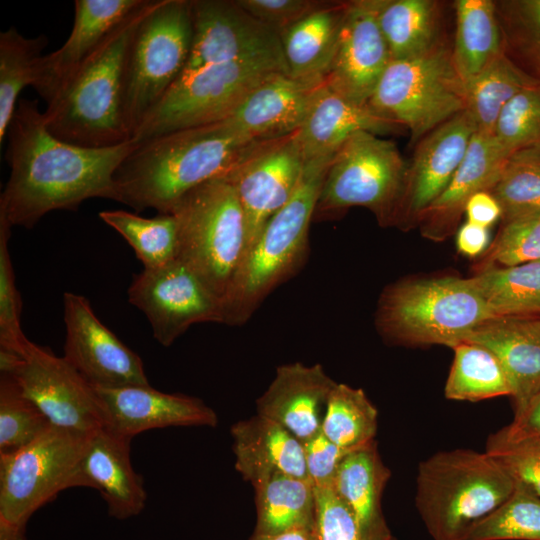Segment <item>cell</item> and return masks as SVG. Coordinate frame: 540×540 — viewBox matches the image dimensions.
<instances>
[{
  "mask_svg": "<svg viewBox=\"0 0 540 540\" xmlns=\"http://www.w3.org/2000/svg\"><path fill=\"white\" fill-rule=\"evenodd\" d=\"M250 15L280 34L327 1L316 0H236Z\"/></svg>",
  "mask_w": 540,
  "mask_h": 540,
  "instance_id": "obj_49",
  "label": "cell"
},
{
  "mask_svg": "<svg viewBox=\"0 0 540 540\" xmlns=\"http://www.w3.org/2000/svg\"><path fill=\"white\" fill-rule=\"evenodd\" d=\"M317 540H363L355 516L332 487L315 488Z\"/></svg>",
  "mask_w": 540,
  "mask_h": 540,
  "instance_id": "obj_48",
  "label": "cell"
},
{
  "mask_svg": "<svg viewBox=\"0 0 540 540\" xmlns=\"http://www.w3.org/2000/svg\"><path fill=\"white\" fill-rule=\"evenodd\" d=\"M407 165L396 145L360 131L334 153L318 196L314 220H325L348 208L371 210L378 222L393 225Z\"/></svg>",
  "mask_w": 540,
  "mask_h": 540,
  "instance_id": "obj_11",
  "label": "cell"
},
{
  "mask_svg": "<svg viewBox=\"0 0 540 540\" xmlns=\"http://www.w3.org/2000/svg\"><path fill=\"white\" fill-rule=\"evenodd\" d=\"M94 389L101 407L103 426L131 439L152 429L215 427L218 423L215 411L199 398L164 393L150 385Z\"/></svg>",
  "mask_w": 540,
  "mask_h": 540,
  "instance_id": "obj_20",
  "label": "cell"
},
{
  "mask_svg": "<svg viewBox=\"0 0 540 540\" xmlns=\"http://www.w3.org/2000/svg\"><path fill=\"white\" fill-rule=\"evenodd\" d=\"M515 486L506 467L486 451H442L419 464L415 504L434 540H463Z\"/></svg>",
  "mask_w": 540,
  "mask_h": 540,
  "instance_id": "obj_5",
  "label": "cell"
},
{
  "mask_svg": "<svg viewBox=\"0 0 540 540\" xmlns=\"http://www.w3.org/2000/svg\"><path fill=\"white\" fill-rule=\"evenodd\" d=\"M486 452L496 457L517 483L540 497V441L509 442L494 433L487 440Z\"/></svg>",
  "mask_w": 540,
  "mask_h": 540,
  "instance_id": "obj_47",
  "label": "cell"
},
{
  "mask_svg": "<svg viewBox=\"0 0 540 540\" xmlns=\"http://www.w3.org/2000/svg\"><path fill=\"white\" fill-rule=\"evenodd\" d=\"M455 6L457 29L452 61L466 81L504 50L492 1L459 0Z\"/></svg>",
  "mask_w": 540,
  "mask_h": 540,
  "instance_id": "obj_32",
  "label": "cell"
},
{
  "mask_svg": "<svg viewBox=\"0 0 540 540\" xmlns=\"http://www.w3.org/2000/svg\"><path fill=\"white\" fill-rule=\"evenodd\" d=\"M382 117L406 126L418 141L466 109L464 81L452 53L438 45L429 52L391 60L368 101Z\"/></svg>",
  "mask_w": 540,
  "mask_h": 540,
  "instance_id": "obj_12",
  "label": "cell"
},
{
  "mask_svg": "<svg viewBox=\"0 0 540 540\" xmlns=\"http://www.w3.org/2000/svg\"><path fill=\"white\" fill-rule=\"evenodd\" d=\"M99 217L128 242L145 269L158 268L178 258L179 234L174 214L147 218L124 210H105Z\"/></svg>",
  "mask_w": 540,
  "mask_h": 540,
  "instance_id": "obj_37",
  "label": "cell"
},
{
  "mask_svg": "<svg viewBox=\"0 0 540 540\" xmlns=\"http://www.w3.org/2000/svg\"><path fill=\"white\" fill-rule=\"evenodd\" d=\"M336 382L320 364H283L257 399V414L290 431L302 443L321 430L328 396Z\"/></svg>",
  "mask_w": 540,
  "mask_h": 540,
  "instance_id": "obj_24",
  "label": "cell"
},
{
  "mask_svg": "<svg viewBox=\"0 0 540 540\" xmlns=\"http://www.w3.org/2000/svg\"><path fill=\"white\" fill-rule=\"evenodd\" d=\"M128 301L145 314L163 346H170L194 324L224 322L223 300L178 258L134 275Z\"/></svg>",
  "mask_w": 540,
  "mask_h": 540,
  "instance_id": "obj_13",
  "label": "cell"
},
{
  "mask_svg": "<svg viewBox=\"0 0 540 540\" xmlns=\"http://www.w3.org/2000/svg\"><path fill=\"white\" fill-rule=\"evenodd\" d=\"M540 260V211L504 222L482 260L481 270Z\"/></svg>",
  "mask_w": 540,
  "mask_h": 540,
  "instance_id": "obj_44",
  "label": "cell"
},
{
  "mask_svg": "<svg viewBox=\"0 0 540 540\" xmlns=\"http://www.w3.org/2000/svg\"><path fill=\"white\" fill-rule=\"evenodd\" d=\"M131 442L104 426L97 429L89 437L74 480V487L96 489L108 514L118 520L141 513L147 499L143 478L131 463Z\"/></svg>",
  "mask_w": 540,
  "mask_h": 540,
  "instance_id": "obj_21",
  "label": "cell"
},
{
  "mask_svg": "<svg viewBox=\"0 0 540 540\" xmlns=\"http://www.w3.org/2000/svg\"><path fill=\"white\" fill-rule=\"evenodd\" d=\"M509 41L517 66L540 83V0L516 1L508 9Z\"/></svg>",
  "mask_w": 540,
  "mask_h": 540,
  "instance_id": "obj_46",
  "label": "cell"
},
{
  "mask_svg": "<svg viewBox=\"0 0 540 540\" xmlns=\"http://www.w3.org/2000/svg\"><path fill=\"white\" fill-rule=\"evenodd\" d=\"M390 475L375 441L350 452L336 472L332 488L355 516L363 540L393 538L381 506Z\"/></svg>",
  "mask_w": 540,
  "mask_h": 540,
  "instance_id": "obj_29",
  "label": "cell"
},
{
  "mask_svg": "<svg viewBox=\"0 0 540 540\" xmlns=\"http://www.w3.org/2000/svg\"><path fill=\"white\" fill-rule=\"evenodd\" d=\"M493 318H540V260L471 277Z\"/></svg>",
  "mask_w": 540,
  "mask_h": 540,
  "instance_id": "obj_33",
  "label": "cell"
},
{
  "mask_svg": "<svg viewBox=\"0 0 540 540\" xmlns=\"http://www.w3.org/2000/svg\"><path fill=\"white\" fill-rule=\"evenodd\" d=\"M391 540H395L394 538H392Z\"/></svg>",
  "mask_w": 540,
  "mask_h": 540,
  "instance_id": "obj_55",
  "label": "cell"
},
{
  "mask_svg": "<svg viewBox=\"0 0 540 540\" xmlns=\"http://www.w3.org/2000/svg\"><path fill=\"white\" fill-rule=\"evenodd\" d=\"M381 0L347 4L338 45L325 84L347 99L367 105L391 61L378 23Z\"/></svg>",
  "mask_w": 540,
  "mask_h": 540,
  "instance_id": "obj_19",
  "label": "cell"
},
{
  "mask_svg": "<svg viewBox=\"0 0 540 540\" xmlns=\"http://www.w3.org/2000/svg\"><path fill=\"white\" fill-rule=\"evenodd\" d=\"M249 540H317L315 525H300L271 535H253Z\"/></svg>",
  "mask_w": 540,
  "mask_h": 540,
  "instance_id": "obj_54",
  "label": "cell"
},
{
  "mask_svg": "<svg viewBox=\"0 0 540 540\" xmlns=\"http://www.w3.org/2000/svg\"><path fill=\"white\" fill-rule=\"evenodd\" d=\"M306 163L295 132L268 141L227 176L235 187L245 217V254L266 222L292 198Z\"/></svg>",
  "mask_w": 540,
  "mask_h": 540,
  "instance_id": "obj_17",
  "label": "cell"
},
{
  "mask_svg": "<svg viewBox=\"0 0 540 540\" xmlns=\"http://www.w3.org/2000/svg\"><path fill=\"white\" fill-rule=\"evenodd\" d=\"M508 157L494 135L475 132L452 180L417 220L423 236L435 241L450 236L468 200L480 191L489 192Z\"/></svg>",
  "mask_w": 540,
  "mask_h": 540,
  "instance_id": "obj_25",
  "label": "cell"
},
{
  "mask_svg": "<svg viewBox=\"0 0 540 540\" xmlns=\"http://www.w3.org/2000/svg\"><path fill=\"white\" fill-rule=\"evenodd\" d=\"M303 447L308 477L314 487H332L342 460L352 451L333 443L321 430L304 442Z\"/></svg>",
  "mask_w": 540,
  "mask_h": 540,
  "instance_id": "obj_50",
  "label": "cell"
},
{
  "mask_svg": "<svg viewBox=\"0 0 540 540\" xmlns=\"http://www.w3.org/2000/svg\"><path fill=\"white\" fill-rule=\"evenodd\" d=\"M332 157L307 161L292 198L266 222L247 250L223 300L224 324L246 323L266 297L306 262L309 227Z\"/></svg>",
  "mask_w": 540,
  "mask_h": 540,
  "instance_id": "obj_4",
  "label": "cell"
},
{
  "mask_svg": "<svg viewBox=\"0 0 540 540\" xmlns=\"http://www.w3.org/2000/svg\"><path fill=\"white\" fill-rule=\"evenodd\" d=\"M452 349L453 363L444 388L446 398L480 401L513 396L511 381L491 351L471 342H461Z\"/></svg>",
  "mask_w": 540,
  "mask_h": 540,
  "instance_id": "obj_36",
  "label": "cell"
},
{
  "mask_svg": "<svg viewBox=\"0 0 540 540\" xmlns=\"http://www.w3.org/2000/svg\"><path fill=\"white\" fill-rule=\"evenodd\" d=\"M535 82L504 51L464 81L465 110L471 115L476 132L493 135L503 108L519 91Z\"/></svg>",
  "mask_w": 540,
  "mask_h": 540,
  "instance_id": "obj_34",
  "label": "cell"
},
{
  "mask_svg": "<svg viewBox=\"0 0 540 540\" xmlns=\"http://www.w3.org/2000/svg\"><path fill=\"white\" fill-rule=\"evenodd\" d=\"M347 4L327 1L279 34L290 76L324 83L336 53Z\"/></svg>",
  "mask_w": 540,
  "mask_h": 540,
  "instance_id": "obj_30",
  "label": "cell"
},
{
  "mask_svg": "<svg viewBox=\"0 0 540 540\" xmlns=\"http://www.w3.org/2000/svg\"><path fill=\"white\" fill-rule=\"evenodd\" d=\"M492 318L471 277L444 276L389 285L380 296L375 321L380 334L393 343L453 348Z\"/></svg>",
  "mask_w": 540,
  "mask_h": 540,
  "instance_id": "obj_6",
  "label": "cell"
},
{
  "mask_svg": "<svg viewBox=\"0 0 540 540\" xmlns=\"http://www.w3.org/2000/svg\"><path fill=\"white\" fill-rule=\"evenodd\" d=\"M268 141L222 120L137 143L114 174L117 201L137 212L171 213L189 191L227 177Z\"/></svg>",
  "mask_w": 540,
  "mask_h": 540,
  "instance_id": "obj_2",
  "label": "cell"
},
{
  "mask_svg": "<svg viewBox=\"0 0 540 540\" xmlns=\"http://www.w3.org/2000/svg\"><path fill=\"white\" fill-rule=\"evenodd\" d=\"M463 540H540V497L516 482L510 497Z\"/></svg>",
  "mask_w": 540,
  "mask_h": 540,
  "instance_id": "obj_41",
  "label": "cell"
},
{
  "mask_svg": "<svg viewBox=\"0 0 540 540\" xmlns=\"http://www.w3.org/2000/svg\"><path fill=\"white\" fill-rule=\"evenodd\" d=\"M489 192L498 201L502 221L540 211V148L511 154Z\"/></svg>",
  "mask_w": 540,
  "mask_h": 540,
  "instance_id": "obj_40",
  "label": "cell"
},
{
  "mask_svg": "<svg viewBox=\"0 0 540 540\" xmlns=\"http://www.w3.org/2000/svg\"><path fill=\"white\" fill-rule=\"evenodd\" d=\"M496 434L509 442L522 440L540 441V391L527 405L515 413L512 422Z\"/></svg>",
  "mask_w": 540,
  "mask_h": 540,
  "instance_id": "obj_51",
  "label": "cell"
},
{
  "mask_svg": "<svg viewBox=\"0 0 540 540\" xmlns=\"http://www.w3.org/2000/svg\"><path fill=\"white\" fill-rule=\"evenodd\" d=\"M276 72L278 63L246 60L209 64L181 73L132 135L141 143L183 129L226 119L245 96ZM288 74V73H287Z\"/></svg>",
  "mask_w": 540,
  "mask_h": 540,
  "instance_id": "obj_10",
  "label": "cell"
},
{
  "mask_svg": "<svg viewBox=\"0 0 540 540\" xmlns=\"http://www.w3.org/2000/svg\"><path fill=\"white\" fill-rule=\"evenodd\" d=\"M145 0H76L70 35L37 63L32 87L48 103L106 36Z\"/></svg>",
  "mask_w": 540,
  "mask_h": 540,
  "instance_id": "obj_22",
  "label": "cell"
},
{
  "mask_svg": "<svg viewBox=\"0 0 540 540\" xmlns=\"http://www.w3.org/2000/svg\"><path fill=\"white\" fill-rule=\"evenodd\" d=\"M64 359L93 387L150 385L141 358L94 313L89 300L66 292Z\"/></svg>",
  "mask_w": 540,
  "mask_h": 540,
  "instance_id": "obj_16",
  "label": "cell"
},
{
  "mask_svg": "<svg viewBox=\"0 0 540 540\" xmlns=\"http://www.w3.org/2000/svg\"><path fill=\"white\" fill-rule=\"evenodd\" d=\"M153 0L116 26L46 103L47 129L58 139L86 148L131 140L123 115L124 66L130 39Z\"/></svg>",
  "mask_w": 540,
  "mask_h": 540,
  "instance_id": "obj_3",
  "label": "cell"
},
{
  "mask_svg": "<svg viewBox=\"0 0 540 540\" xmlns=\"http://www.w3.org/2000/svg\"><path fill=\"white\" fill-rule=\"evenodd\" d=\"M50 425L14 377L0 374V454L26 446Z\"/></svg>",
  "mask_w": 540,
  "mask_h": 540,
  "instance_id": "obj_42",
  "label": "cell"
},
{
  "mask_svg": "<svg viewBox=\"0 0 540 540\" xmlns=\"http://www.w3.org/2000/svg\"><path fill=\"white\" fill-rule=\"evenodd\" d=\"M324 84L276 72L254 87L224 120L256 140L289 136L300 129Z\"/></svg>",
  "mask_w": 540,
  "mask_h": 540,
  "instance_id": "obj_23",
  "label": "cell"
},
{
  "mask_svg": "<svg viewBox=\"0 0 540 540\" xmlns=\"http://www.w3.org/2000/svg\"><path fill=\"white\" fill-rule=\"evenodd\" d=\"M193 39L191 1L153 0L128 45L123 115L132 135L187 64Z\"/></svg>",
  "mask_w": 540,
  "mask_h": 540,
  "instance_id": "obj_7",
  "label": "cell"
},
{
  "mask_svg": "<svg viewBox=\"0 0 540 540\" xmlns=\"http://www.w3.org/2000/svg\"><path fill=\"white\" fill-rule=\"evenodd\" d=\"M464 213H466L468 222L487 228L502 215L498 201L488 191L474 194L468 200Z\"/></svg>",
  "mask_w": 540,
  "mask_h": 540,
  "instance_id": "obj_52",
  "label": "cell"
},
{
  "mask_svg": "<svg viewBox=\"0 0 540 540\" xmlns=\"http://www.w3.org/2000/svg\"><path fill=\"white\" fill-rule=\"evenodd\" d=\"M48 44L44 34L27 38L14 26L0 33V142L16 110L19 94L35 80L36 66Z\"/></svg>",
  "mask_w": 540,
  "mask_h": 540,
  "instance_id": "obj_39",
  "label": "cell"
},
{
  "mask_svg": "<svg viewBox=\"0 0 540 540\" xmlns=\"http://www.w3.org/2000/svg\"><path fill=\"white\" fill-rule=\"evenodd\" d=\"M378 412L364 391L344 383L332 388L321 431L339 447L353 451L375 441Z\"/></svg>",
  "mask_w": 540,
  "mask_h": 540,
  "instance_id": "obj_38",
  "label": "cell"
},
{
  "mask_svg": "<svg viewBox=\"0 0 540 540\" xmlns=\"http://www.w3.org/2000/svg\"><path fill=\"white\" fill-rule=\"evenodd\" d=\"M464 342L478 344L498 358L513 387L515 413L540 391V318H492Z\"/></svg>",
  "mask_w": 540,
  "mask_h": 540,
  "instance_id": "obj_26",
  "label": "cell"
},
{
  "mask_svg": "<svg viewBox=\"0 0 540 540\" xmlns=\"http://www.w3.org/2000/svg\"><path fill=\"white\" fill-rule=\"evenodd\" d=\"M10 376L52 425L83 433L103 427L94 387L49 348L30 341Z\"/></svg>",
  "mask_w": 540,
  "mask_h": 540,
  "instance_id": "obj_14",
  "label": "cell"
},
{
  "mask_svg": "<svg viewBox=\"0 0 540 540\" xmlns=\"http://www.w3.org/2000/svg\"><path fill=\"white\" fill-rule=\"evenodd\" d=\"M489 231L471 222H466L457 232L456 244L459 252L469 257L482 253L488 245Z\"/></svg>",
  "mask_w": 540,
  "mask_h": 540,
  "instance_id": "obj_53",
  "label": "cell"
},
{
  "mask_svg": "<svg viewBox=\"0 0 540 540\" xmlns=\"http://www.w3.org/2000/svg\"><path fill=\"white\" fill-rule=\"evenodd\" d=\"M92 433L50 425L26 446L0 454V540H27L30 517L74 487Z\"/></svg>",
  "mask_w": 540,
  "mask_h": 540,
  "instance_id": "obj_9",
  "label": "cell"
},
{
  "mask_svg": "<svg viewBox=\"0 0 540 540\" xmlns=\"http://www.w3.org/2000/svg\"><path fill=\"white\" fill-rule=\"evenodd\" d=\"M397 126L368 104L355 103L324 84L297 131V137L306 161H310L332 157L357 132L367 131L378 135L392 132Z\"/></svg>",
  "mask_w": 540,
  "mask_h": 540,
  "instance_id": "obj_27",
  "label": "cell"
},
{
  "mask_svg": "<svg viewBox=\"0 0 540 540\" xmlns=\"http://www.w3.org/2000/svg\"><path fill=\"white\" fill-rule=\"evenodd\" d=\"M252 486L257 512L253 535L315 525L316 494L310 479L275 472Z\"/></svg>",
  "mask_w": 540,
  "mask_h": 540,
  "instance_id": "obj_31",
  "label": "cell"
},
{
  "mask_svg": "<svg viewBox=\"0 0 540 540\" xmlns=\"http://www.w3.org/2000/svg\"><path fill=\"white\" fill-rule=\"evenodd\" d=\"M494 137L510 156L525 149L540 148V83L519 91L499 115Z\"/></svg>",
  "mask_w": 540,
  "mask_h": 540,
  "instance_id": "obj_43",
  "label": "cell"
},
{
  "mask_svg": "<svg viewBox=\"0 0 540 540\" xmlns=\"http://www.w3.org/2000/svg\"><path fill=\"white\" fill-rule=\"evenodd\" d=\"M178 224V259L189 265L222 300L246 250L244 213L227 177L189 191L171 212Z\"/></svg>",
  "mask_w": 540,
  "mask_h": 540,
  "instance_id": "obj_8",
  "label": "cell"
},
{
  "mask_svg": "<svg viewBox=\"0 0 540 540\" xmlns=\"http://www.w3.org/2000/svg\"><path fill=\"white\" fill-rule=\"evenodd\" d=\"M476 132L471 115L462 111L419 141L407 166L393 225L406 227L437 199L452 180Z\"/></svg>",
  "mask_w": 540,
  "mask_h": 540,
  "instance_id": "obj_18",
  "label": "cell"
},
{
  "mask_svg": "<svg viewBox=\"0 0 540 540\" xmlns=\"http://www.w3.org/2000/svg\"><path fill=\"white\" fill-rule=\"evenodd\" d=\"M8 181L0 225L32 228L54 210H77L90 198L117 201L114 174L136 147L133 139L106 148L67 143L47 129L38 101L21 98L7 130Z\"/></svg>",
  "mask_w": 540,
  "mask_h": 540,
  "instance_id": "obj_1",
  "label": "cell"
},
{
  "mask_svg": "<svg viewBox=\"0 0 540 540\" xmlns=\"http://www.w3.org/2000/svg\"><path fill=\"white\" fill-rule=\"evenodd\" d=\"M436 5L429 0H381L378 23L391 60L425 54L435 48Z\"/></svg>",
  "mask_w": 540,
  "mask_h": 540,
  "instance_id": "obj_35",
  "label": "cell"
},
{
  "mask_svg": "<svg viewBox=\"0 0 540 540\" xmlns=\"http://www.w3.org/2000/svg\"><path fill=\"white\" fill-rule=\"evenodd\" d=\"M10 236L11 229L0 225V350L23 356L30 341L21 328L22 301L9 253Z\"/></svg>",
  "mask_w": 540,
  "mask_h": 540,
  "instance_id": "obj_45",
  "label": "cell"
},
{
  "mask_svg": "<svg viewBox=\"0 0 540 540\" xmlns=\"http://www.w3.org/2000/svg\"><path fill=\"white\" fill-rule=\"evenodd\" d=\"M235 467L252 485L275 472L309 479L303 443L279 423L257 414L230 429Z\"/></svg>",
  "mask_w": 540,
  "mask_h": 540,
  "instance_id": "obj_28",
  "label": "cell"
},
{
  "mask_svg": "<svg viewBox=\"0 0 540 540\" xmlns=\"http://www.w3.org/2000/svg\"><path fill=\"white\" fill-rule=\"evenodd\" d=\"M191 9L193 39L183 71L246 60L271 61L286 68L279 34L236 0H192Z\"/></svg>",
  "mask_w": 540,
  "mask_h": 540,
  "instance_id": "obj_15",
  "label": "cell"
}]
</instances>
